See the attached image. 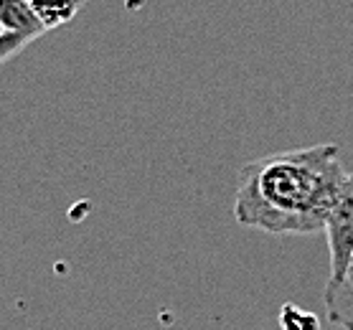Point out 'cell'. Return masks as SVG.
<instances>
[{
	"label": "cell",
	"mask_w": 353,
	"mask_h": 330,
	"mask_svg": "<svg viewBox=\"0 0 353 330\" xmlns=\"http://www.w3.org/2000/svg\"><path fill=\"white\" fill-rule=\"evenodd\" d=\"M345 178L333 143L257 158L239 170L234 218L274 236H313L325 229Z\"/></svg>",
	"instance_id": "6da1fadb"
},
{
	"label": "cell",
	"mask_w": 353,
	"mask_h": 330,
	"mask_svg": "<svg viewBox=\"0 0 353 330\" xmlns=\"http://www.w3.org/2000/svg\"><path fill=\"white\" fill-rule=\"evenodd\" d=\"M325 236L330 251V277L328 285L343 277L345 267L353 257V173H348L343 188L338 194L328 218H325Z\"/></svg>",
	"instance_id": "7a4b0ae2"
},
{
	"label": "cell",
	"mask_w": 353,
	"mask_h": 330,
	"mask_svg": "<svg viewBox=\"0 0 353 330\" xmlns=\"http://www.w3.org/2000/svg\"><path fill=\"white\" fill-rule=\"evenodd\" d=\"M28 43L31 41L18 36V33H0V66L6 64V61H10L13 56H18Z\"/></svg>",
	"instance_id": "52a82bcc"
},
{
	"label": "cell",
	"mask_w": 353,
	"mask_h": 330,
	"mask_svg": "<svg viewBox=\"0 0 353 330\" xmlns=\"http://www.w3.org/2000/svg\"><path fill=\"white\" fill-rule=\"evenodd\" d=\"M28 3L36 21L43 25V31H54L72 23L87 0H28Z\"/></svg>",
	"instance_id": "5b68a950"
},
{
	"label": "cell",
	"mask_w": 353,
	"mask_h": 330,
	"mask_svg": "<svg viewBox=\"0 0 353 330\" xmlns=\"http://www.w3.org/2000/svg\"><path fill=\"white\" fill-rule=\"evenodd\" d=\"M280 328L282 330H321V318L310 310H303V307L288 305L280 307Z\"/></svg>",
	"instance_id": "8992f818"
},
{
	"label": "cell",
	"mask_w": 353,
	"mask_h": 330,
	"mask_svg": "<svg viewBox=\"0 0 353 330\" xmlns=\"http://www.w3.org/2000/svg\"><path fill=\"white\" fill-rule=\"evenodd\" d=\"M325 313L333 325L353 330V257L343 277L333 285H325Z\"/></svg>",
	"instance_id": "3957f363"
},
{
	"label": "cell",
	"mask_w": 353,
	"mask_h": 330,
	"mask_svg": "<svg viewBox=\"0 0 353 330\" xmlns=\"http://www.w3.org/2000/svg\"><path fill=\"white\" fill-rule=\"evenodd\" d=\"M0 33H3V31H0Z\"/></svg>",
	"instance_id": "ba28073f"
},
{
	"label": "cell",
	"mask_w": 353,
	"mask_h": 330,
	"mask_svg": "<svg viewBox=\"0 0 353 330\" xmlns=\"http://www.w3.org/2000/svg\"><path fill=\"white\" fill-rule=\"evenodd\" d=\"M0 31L18 33L28 41H36L46 33L33 16L28 0H0Z\"/></svg>",
	"instance_id": "277c9868"
}]
</instances>
